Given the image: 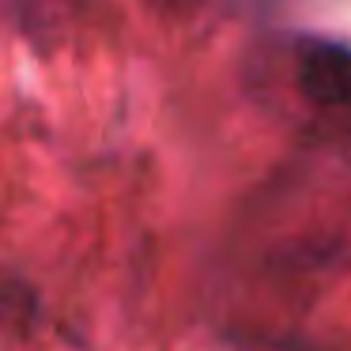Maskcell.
<instances>
[{
    "label": "cell",
    "mask_w": 351,
    "mask_h": 351,
    "mask_svg": "<svg viewBox=\"0 0 351 351\" xmlns=\"http://www.w3.org/2000/svg\"><path fill=\"white\" fill-rule=\"evenodd\" d=\"M295 87L321 114H351V46L302 34L295 42Z\"/></svg>",
    "instance_id": "1"
}]
</instances>
